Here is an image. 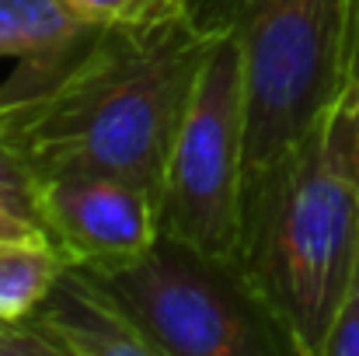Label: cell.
I'll return each mask as SVG.
<instances>
[{
    "label": "cell",
    "instance_id": "obj_13",
    "mask_svg": "<svg viewBox=\"0 0 359 356\" xmlns=\"http://www.w3.org/2000/svg\"><path fill=\"white\" fill-rule=\"evenodd\" d=\"M60 4L84 25H112L147 11L154 0H60Z\"/></svg>",
    "mask_w": 359,
    "mask_h": 356
},
{
    "label": "cell",
    "instance_id": "obj_6",
    "mask_svg": "<svg viewBox=\"0 0 359 356\" xmlns=\"http://www.w3.org/2000/svg\"><path fill=\"white\" fill-rule=\"evenodd\" d=\"M39 228L70 265H119L164 235L161 196L112 171L39 175Z\"/></svg>",
    "mask_w": 359,
    "mask_h": 356
},
{
    "label": "cell",
    "instance_id": "obj_2",
    "mask_svg": "<svg viewBox=\"0 0 359 356\" xmlns=\"http://www.w3.org/2000/svg\"><path fill=\"white\" fill-rule=\"evenodd\" d=\"M359 248V81L244 178L238 265L297 356H325Z\"/></svg>",
    "mask_w": 359,
    "mask_h": 356
},
{
    "label": "cell",
    "instance_id": "obj_5",
    "mask_svg": "<svg viewBox=\"0 0 359 356\" xmlns=\"http://www.w3.org/2000/svg\"><path fill=\"white\" fill-rule=\"evenodd\" d=\"M248 164V95L238 35L224 21L192 102L175 136L164 189L161 228L210 255L238 262L241 203Z\"/></svg>",
    "mask_w": 359,
    "mask_h": 356
},
{
    "label": "cell",
    "instance_id": "obj_4",
    "mask_svg": "<svg viewBox=\"0 0 359 356\" xmlns=\"http://www.w3.org/2000/svg\"><path fill=\"white\" fill-rule=\"evenodd\" d=\"M157 356H297L290 336L231 258L161 235L143 255L88 269Z\"/></svg>",
    "mask_w": 359,
    "mask_h": 356
},
{
    "label": "cell",
    "instance_id": "obj_1",
    "mask_svg": "<svg viewBox=\"0 0 359 356\" xmlns=\"http://www.w3.org/2000/svg\"><path fill=\"white\" fill-rule=\"evenodd\" d=\"M220 28L203 25L192 0H154L126 21L84 25L18 60L0 84V136L35 175L112 171L161 196Z\"/></svg>",
    "mask_w": 359,
    "mask_h": 356
},
{
    "label": "cell",
    "instance_id": "obj_12",
    "mask_svg": "<svg viewBox=\"0 0 359 356\" xmlns=\"http://www.w3.org/2000/svg\"><path fill=\"white\" fill-rule=\"evenodd\" d=\"M0 356H60L32 318L0 322Z\"/></svg>",
    "mask_w": 359,
    "mask_h": 356
},
{
    "label": "cell",
    "instance_id": "obj_7",
    "mask_svg": "<svg viewBox=\"0 0 359 356\" xmlns=\"http://www.w3.org/2000/svg\"><path fill=\"white\" fill-rule=\"evenodd\" d=\"M32 322L60 356H157L112 290L84 265H67Z\"/></svg>",
    "mask_w": 359,
    "mask_h": 356
},
{
    "label": "cell",
    "instance_id": "obj_14",
    "mask_svg": "<svg viewBox=\"0 0 359 356\" xmlns=\"http://www.w3.org/2000/svg\"><path fill=\"white\" fill-rule=\"evenodd\" d=\"M0 237H46V235L32 220H25V217H18V213L0 206Z\"/></svg>",
    "mask_w": 359,
    "mask_h": 356
},
{
    "label": "cell",
    "instance_id": "obj_8",
    "mask_svg": "<svg viewBox=\"0 0 359 356\" xmlns=\"http://www.w3.org/2000/svg\"><path fill=\"white\" fill-rule=\"evenodd\" d=\"M70 262L49 237H0V322H25Z\"/></svg>",
    "mask_w": 359,
    "mask_h": 356
},
{
    "label": "cell",
    "instance_id": "obj_11",
    "mask_svg": "<svg viewBox=\"0 0 359 356\" xmlns=\"http://www.w3.org/2000/svg\"><path fill=\"white\" fill-rule=\"evenodd\" d=\"M325 356H359V248L346 297H342V308H339L332 336L325 343Z\"/></svg>",
    "mask_w": 359,
    "mask_h": 356
},
{
    "label": "cell",
    "instance_id": "obj_3",
    "mask_svg": "<svg viewBox=\"0 0 359 356\" xmlns=\"http://www.w3.org/2000/svg\"><path fill=\"white\" fill-rule=\"evenodd\" d=\"M244 63V178L293 147L359 81V0H238Z\"/></svg>",
    "mask_w": 359,
    "mask_h": 356
},
{
    "label": "cell",
    "instance_id": "obj_9",
    "mask_svg": "<svg viewBox=\"0 0 359 356\" xmlns=\"http://www.w3.org/2000/svg\"><path fill=\"white\" fill-rule=\"evenodd\" d=\"M77 21L60 0H0V60H28L70 39Z\"/></svg>",
    "mask_w": 359,
    "mask_h": 356
},
{
    "label": "cell",
    "instance_id": "obj_10",
    "mask_svg": "<svg viewBox=\"0 0 359 356\" xmlns=\"http://www.w3.org/2000/svg\"><path fill=\"white\" fill-rule=\"evenodd\" d=\"M0 206L39 228V175L4 136H0Z\"/></svg>",
    "mask_w": 359,
    "mask_h": 356
}]
</instances>
